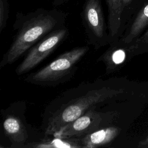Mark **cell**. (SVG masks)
I'll list each match as a JSON object with an SVG mask.
<instances>
[{
  "label": "cell",
  "instance_id": "obj_1",
  "mask_svg": "<svg viewBox=\"0 0 148 148\" xmlns=\"http://www.w3.org/2000/svg\"><path fill=\"white\" fill-rule=\"evenodd\" d=\"M125 92V88L114 78L82 83L62 92L46 106L41 129L45 135L53 136L61 128L90 108L108 105Z\"/></svg>",
  "mask_w": 148,
  "mask_h": 148
},
{
  "label": "cell",
  "instance_id": "obj_2",
  "mask_svg": "<svg viewBox=\"0 0 148 148\" xmlns=\"http://www.w3.org/2000/svg\"><path fill=\"white\" fill-rule=\"evenodd\" d=\"M67 17L66 13L55 8H38L27 13L17 12L13 25L16 34L3 55L0 68L15 62L46 35L65 26Z\"/></svg>",
  "mask_w": 148,
  "mask_h": 148
},
{
  "label": "cell",
  "instance_id": "obj_3",
  "mask_svg": "<svg viewBox=\"0 0 148 148\" xmlns=\"http://www.w3.org/2000/svg\"><path fill=\"white\" fill-rule=\"evenodd\" d=\"M89 50V46L86 45L65 51L42 68L26 76L24 80L40 86L54 87L65 83L75 75L77 64Z\"/></svg>",
  "mask_w": 148,
  "mask_h": 148
},
{
  "label": "cell",
  "instance_id": "obj_4",
  "mask_svg": "<svg viewBox=\"0 0 148 148\" xmlns=\"http://www.w3.org/2000/svg\"><path fill=\"white\" fill-rule=\"evenodd\" d=\"M26 109L25 101H18L1 110L3 132L11 143L10 147L23 148L29 142V132L25 116Z\"/></svg>",
  "mask_w": 148,
  "mask_h": 148
},
{
  "label": "cell",
  "instance_id": "obj_5",
  "mask_svg": "<svg viewBox=\"0 0 148 148\" xmlns=\"http://www.w3.org/2000/svg\"><path fill=\"white\" fill-rule=\"evenodd\" d=\"M81 17L89 45L98 50L110 44L101 0H86Z\"/></svg>",
  "mask_w": 148,
  "mask_h": 148
},
{
  "label": "cell",
  "instance_id": "obj_6",
  "mask_svg": "<svg viewBox=\"0 0 148 148\" xmlns=\"http://www.w3.org/2000/svg\"><path fill=\"white\" fill-rule=\"evenodd\" d=\"M69 35V30L65 25L50 32L29 50L24 60L16 67L17 75L25 74L37 66L51 54Z\"/></svg>",
  "mask_w": 148,
  "mask_h": 148
},
{
  "label": "cell",
  "instance_id": "obj_7",
  "mask_svg": "<svg viewBox=\"0 0 148 148\" xmlns=\"http://www.w3.org/2000/svg\"><path fill=\"white\" fill-rule=\"evenodd\" d=\"M97 107L90 108L83 114L61 128L52 136L80 138L97 129L106 126L117 116L115 112H100L97 110Z\"/></svg>",
  "mask_w": 148,
  "mask_h": 148
},
{
  "label": "cell",
  "instance_id": "obj_8",
  "mask_svg": "<svg viewBox=\"0 0 148 148\" xmlns=\"http://www.w3.org/2000/svg\"><path fill=\"white\" fill-rule=\"evenodd\" d=\"M136 50L133 42L124 44L116 41L109 44V47L97 61L104 64L105 74L109 75L119 70Z\"/></svg>",
  "mask_w": 148,
  "mask_h": 148
},
{
  "label": "cell",
  "instance_id": "obj_9",
  "mask_svg": "<svg viewBox=\"0 0 148 148\" xmlns=\"http://www.w3.org/2000/svg\"><path fill=\"white\" fill-rule=\"evenodd\" d=\"M120 128L104 126L80 138L83 147L96 148L110 143L119 135Z\"/></svg>",
  "mask_w": 148,
  "mask_h": 148
},
{
  "label": "cell",
  "instance_id": "obj_10",
  "mask_svg": "<svg viewBox=\"0 0 148 148\" xmlns=\"http://www.w3.org/2000/svg\"><path fill=\"white\" fill-rule=\"evenodd\" d=\"M108 6V32L110 44L118 40L123 31L121 0H106Z\"/></svg>",
  "mask_w": 148,
  "mask_h": 148
},
{
  "label": "cell",
  "instance_id": "obj_11",
  "mask_svg": "<svg viewBox=\"0 0 148 148\" xmlns=\"http://www.w3.org/2000/svg\"><path fill=\"white\" fill-rule=\"evenodd\" d=\"M147 25L148 1L139 10L128 31L117 42L124 44H128L134 42Z\"/></svg>",
  "mask_w": 148,
  "mask_h": 148
},
{
  "label": "cell",
  "instance_id": "obj_12",
  "mask_svg": "<svg viewBox=\"0 0 148 148\" xmlns=\"http://www.w3.org/2000/svg\"><path fill=\"white\" fill-rule=\"evenodd\" d=\"M51 139H45L40 140L32 141L27 143L25 147L34 148H56L83 147L79 138H64L53 136Z\"/></svg>",
  "mask_w": 148,
  "mask_h": 148
},
{
  "label": "cell",
  "instance_id": "obj_13",
  "mask_svg": "<svg viewBox=\"0 0 148 148\" xmlns=\"http://www.w3.org/2000/svg\"><path fill=\"white\" fill-rule=\"evenodd\" d=\"M9 14V4L8 0H0V33L5 28Z\"/></svg>",
  "mask_w": 148,
  "mask_h": 148
},
{
  "label": "cell",
  "instance_id": "obj_14",
  "mask_svg": "<svg viewBox=\"0 0 148 148\" xmlns=\"http://www.w3.org/2000/svg\"><path fill=\"white\" fill-rule=\"evenodd\" d=\"M134 2V0H121L122 4V21L123 28L127 19L128 15L130 12V9Z\"/></svg>",
  "mask_w": 148,
  "mask_h": 148
},
{
  "label": "cell",
  "instance_id": "obj_15",
  "mask_svg": "<svg viewBox=\"0 0 148 148\" xmlns=\"http://www.w3.org/2000/svg\"><path fill=\"white\" fill-rule=\"evenodd\" d=\"M136 49H138L139 45L143 43H148V29L146 32L139 38L136 39L135 40L132 42Z\"/></svg>",
  "mask_w": 148,
  "mask_h": 148
},
{
  "label": "cell",
  "instance_id": "obj_16",
  "mask_svg": "<svg viewBox=\"0 0 148 148\" xmlns=\"http://www.w3.org/2000/svg\"><path fill=\"white\" fill-rule=\"evenodd\" d=\"M50 1L52 5L57 7L66 3L69 0H50Z\"/></svg>",
  "mask_w": 148,
  "mask_h": 148
},
{
  "label": "cell",
  "instance_id": "obj_17",
  "mask_svg": "<svg viewBox=\"0 0 148 148\" xmlns=\"http://www.w3.org/2000/svg\"><path fill=\"white\" fill-rule=\"evenodd\" d=\"M139 147H148V137L139 142Z\"/></svg>",
  "mask_w": 148,
  "mask_h": 148
}]
</instances>
